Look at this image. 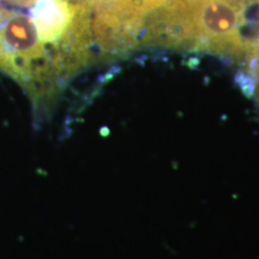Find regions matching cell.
Here are the masks:
<instances>
[{"mask_svg":"<svg viewBox=\"0 0 259 259\" xmlns=\"http://www.w3.org/2000/svg\"><path fill=\"white\" fill-rule=\"evenodd\" d=\"M0 71L25 90L37 113L48 111L64 89L50 52L31 18L0 8Z\"/></svg>","mask_w":259,"mask_h":259,"instance_id":"cell-1","label":"cell"},{"mask_svg":"<svg viewBox=\"0 0 259 259\" xmlns=\"http://www.w3.org/2000/svg\"><path fill=\"white\" fill-rule=\"evenodd\" d=\"M76 10L69 0H37L30 10V18L37 36L50 52L58 76L66 85L60 67V45L66 35Z\"/></svg>","mask_w":259,"mask_h":259,"instance_id":"cell-2","label":"cell"},{"mask_svg":"<svg viewBox=\"0 0 259 259\" xmlns=\"http://www.w3.org/2000/svg\"><path fill=\"white\" fill-rule=\"evenodd\" d=\"M6 3H10V4L14 5H19L24 6V8H29V6H32L37 0H4Z\"/></svg>","mask_w":259,"mask_h":259,"instance_id":"cell-3","label":"cell"},{"mask_svg":"<svg viewBox=\"0 0 259 259\" xmlns=\"http://www.w3.org/2000/svg\"><path fill=\"white\" fill-rule=\"evenodd\" d=\"M248 92H250L251 95L254 97L255 102H257V105L259 107V79H258V82H254L253 83V85L251 87Z\"/></svg>","mask_w":259,"mask_h":259,"instance_id":"cell-4","label":"cell"},{"mask_svg":"<svg viewBox=\"0 0 259 259\" xmlns=\"http://www.w3.org/2000/svg\"><path fill=\"white\" fill-rule=\"evenodd\" d=\"M164 2H166V0H164Z\"/></svg>","mask_w":259,"mask_h":259,"instance_id":"cell-5","label":"cell"}]
</instances>
